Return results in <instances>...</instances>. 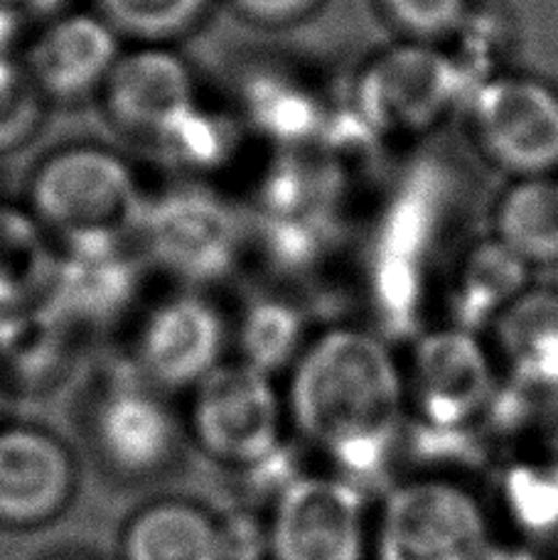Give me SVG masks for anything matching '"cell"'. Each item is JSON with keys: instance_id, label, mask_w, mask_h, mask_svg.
<instances>
[{"instance_id": "cell-21", "label": "cell", "mask_w": 558, "mask_h": 560, "mask_svg": "<svg viewBox=\"0 0 558 560\" xmlns=\"http://www.w3.org/2000/svg\"><path fill=\"white\" fill-rule=\"evenodd\" d=\"M222 0H92L126 45H181L202 30Z\"/></svg>"}, {"instance_id": "cell-27", "label": "cell", "mask_w": 558, "mask_h": 560, "mask_svg": "<svg viewBox=\"0 0 558 560\" xmlns=\"http://www.w3.org/2000/svg\"><path fill=\"white\" fill-rule=\"evenodd\" d=\"M219 522L224 560H264L271 553L268 524L252 512H234Z\"/></svg>"}, {"instance_id": "cell-14", "label": "cell", "mask_w": 558, "mask_h": 560, "mask_svg": "<svg viewBox=\"0 0 558 560\" xmlns=\"http://www.w3.org/2000/svg\"><path fill=\"white\" fill-rule=\"evenodd\" d=\"M77 467L55 433L27 423L0 425V526L53 522L72 502Z\"/></svg>"}, {"instance_id": "cell-4", "label": "cell", "mask_w": 558, "mask_h": 560, "mask_svg": "<svg viewBox=\"0 0 558 560\" xmlns=\"http://www.w3.org/2000/svg\"><path fill=\"white\" fill-rule=\"evenodd\" d=\"M232 357V313L212 290L167 285L128 323V364L171 394L193 388Z\"/></svg>"}, {"instance_id": "cell-1", "label": "cell", "mask_w": 558, "mask_h": 560, "mask_svg": "<svg viewBox=\"0 0 558 560\" xmlns=\"http://www.w3.org/2000/svg\"><path fill=\"white\" fill-rule=\"evenodd\" d=\"M288 420L360 487L386 465L402 425L406 384L388 347L370 329L313 332L288 372Z\"/></svg>"}, {"instance_id": "cell-19", "label": "cell", "mask_w": 558, "mask_h": 560, "mask_svg": "<svg viewBox=\"0 0 558 560\" xmlns=\"http://www.w3.org/2000/svg\"><path fill=\"white\" fill-rule=\"evenodd\" d=\"M532 266L510 252L500 238L477 244L461 266L453 290L455 325L465 329L492 327L524 290H530Z\"/></svg>"}, {"instance_id": "cell-29", "label": "cell", "mask_w": 558, "mask_h": 560, "mask_svg": "<svg viewBox=\"0 0 558 560\" xmlns=\"http://www.w3.org/2000/svg\"><path fill=\"white\" fill-rule=\"evenodd\" d=\"M495 560H530V558H516V556H497Z\"/></svg>"}, {"instance_id": "cell-11", "label": "cell", "mask_w": 558, "mask_h": 560, "mask_svg": "<svg viewBox=\"0 0 558 560\" xmlns=\"http://www.w3.org/2000/svg\"><path fill=\"white\" fill-rule=\"evenodd\" d=\"M126 43L94 8H69L37 25L18 59L47 106L96 102Z\"/></svg>"}, {"instance_id": "cell-2", "label": "cell", "mask_w": 558, "mask_h": 560, "mask_svg": "<svg viewBox=\"0 0 558 560\" xmlns=\"http://www.w3.org/2000/svg\"><path fill=\"white\" fill-rule=\"evenodd\" d=\"M151 199L131 158L98 140L49 148L30 167L23 205L59 252L136 246Z\"/></svg>"}, {"instance_id": "cell-12", "label": "cell", "mask_w": 558, "mask_h": 560, "mask_svg": "<svg viewBox=\"0 0 558 560\" xmlns=\"http://www.w3.org/2000/svg\"><path fill=\"white\" fill-rule=\"evenodd\" d=\"M404 384L428 428L461 430L492 404V354L473 329L438 327L416 342Z\"/></svg>"}, {"instance_id": "cell-7", "label": "cell", "mask_w": 558, "mask_h": 560, "mask_svg": "<svg viewBox=\"0 0 558 560\" xmlns=\"http://www.w3.org/2000/svg\"><path fill=\"white\" fill-rule=\"evenodd\" d=\"M197 69L175 45H126L96 96L106 126L155 150L202 104Z\"/></svg>"}, {"instance_id": "cell-10", "label": "cell", "mask_w": 558, "mask_h": 560, "mask_svg": "<svg viewBox=\"0 0 558 560\" xmlns=\"http://www.w3.org/2000/svg\"><path fill=\"white\" fill-rule=\"evenodd\" d=\"M487 524L480 504L447 482L394 489L376 526V560H480Z\"/></svg>"}, {"instance_id": "cell-26", "label": "cell", "mask_w": 558, "mask_h": 560, "mask_svg": "<svg viewBox=\"0 0 558 560\" xmlns=\"http://www.w3.org/2000/svg\"><path fill=\"white\" fill-rule=\"evenodd\" d=\"M246 25L261 30H288L311 20L325 0H224Z\"/></svg>"}, {"instance_id": "cell-20", "label": "cell", "mask_w": 558, "mask_h": 560, "mask_svg": "<svg viewBox=\"0 0 558 560\" xmlns=\"http://www.w3.org/2000/svg\"><path fill=\"white\" fill-rule=\"evenodd\" d=\"M495 238L532 268L556 266L558 175L516 179L497 205Z\"/></svg>"}, {"instance_id": "cell-15", "label": "cell", "mask_w": 558, "mask_h": 560, "mask_svg": "<svg viewBox=\"0 0 558 560\" xmlns=\"http://www.w3.org/2000/svg\"><path fill=\"white\" fill-rule=\"evenodd\" d=\"M495 352L532 392H558V290L530 288L495 319Z\"/></svg>"}, {"instance_id": "cell-24", "label": "cell", "mask_w": 558, "mask_h": 560, "mask_svg": "<svg viewBox=\"0 0 558 560\" xmlns=\"http://www.w3.org/2000/svg\"><path fill=\"white\" fill-rule=\"evenodd\" d=\"M379 10L408 43L433 45L461 30L470 0H376Z\"/></svg>"}, {"instance_id": "cell-5", "label": "cell", "mask_w": 558, "mask_h": 560, "mask_svg": "<svg viewBox=\"0 0 558 560\" xmlns=\"http://www.w3.org/2000/svg\"><path fill=\"white\" fill-rule=\"evenodd\" d=\"M288 420L286 396L268 376L229 357L189 392L187 425L214 463L246 472L281 447Z\"/></svg>"}, {"instance_id": "cell-25", "label": "cell", "mask_w": 558, "mask_h": 560, "mask_svg": "<svg viewBox=\"0 0 558 560\" xmlns=\"http://www.w3.org/2000/svg\"><path fill=\"white\" fill-rule=\"evenodd\" d=\"M74 5L77 0H0V52H18L37 25Z\"/></svg>"}, {"instance_id": "cell-17", "label": "cell", "mask_w": 558, "mask_h": 560, "mask_svg": "<svg viewBox=\"0 0 558 560\" xmlns=\"http://www.w3.org/2000/svg\"><path fill=\"white\" fill-rule=\"evenodd\" d=\"M311 337L301 305L286 295L248 298L232 313V357L268 376L291 372Z\"/></svg>"}, {"instance_id": "cell-13", "label": "cell", "mask_w": 558, "mask_h": 560, "mask_svg": "<svg viewBox=\"0 0 558 560\" xmlns=\"http://www.w3.org/2000/svg\"><path fill=\"white\" fill-rule=\"evenodd\" d=\"M271 560H362L364 497L342 477H298L274 502Z\"/></svg>"}, {"instance_id": "cell-23", "label": "cell", "mask_w": 558, "mask_h": 560, "mask_svg": "<svg viewBox=\"0 0 558 560\" xmlns=\"http://www.w3.org/2000/svg\"><path fill=\"white\" fill-rule=\"evenodd\" d=\"M504 499L514 522L530 534L558 532V463L514 467L504 479Z\"/></svg>"}, {"instance_id": "cell-22", "label": "cell", "mask_w": 558, "mask_h": 560, "mask_svg": "<svg viewBox=\"0 0 558 560\" xmlns=\"http://www.w3.org/2000/svg\"><path fill=\"white\" fill-rule=\"evenodd\" d=\"M49 106L15 52H0V160L25 150L43 131Z\"/></svg>"}, {"instance_id": "cell-28", "label": "cell", "mask_w": 558, "mask_h": 560, "mask_svg": "<svg viewBox=\"0 0 558 560\" xmlns=\"http://www.w3.org/2000/svg\"><path fill=\"white\" fill-rule=\"evenodd\" d=\"M546 438H549V445L558 457V392L551 394L549 411H546Z\"/></svg>"}, {"instance_id": "cell-9", "label": "cell", "mask_w": 558, "mask_h": 560, "mask_svg": "<svg viewBox=\"0 0 558 560\" xmlns=\"http://www.w3.org/2000/svg\"><path fill=\"white\" fill-rule=\"evenodd\" d=\"M477 145L495 167L516 179L556 175L558 92L532 77H495L470 106Z\"/></svg>"}, {"instance_id": "cell-8", "label": "cell", "mask_w": 558, "mask_h": 560, "mask_svg": "<svg viewBox=\"0 0 558 560\" xmlns=\"http://www.w3.org/2000/svg\"><path fill=\"white\" fill-rule=\"evenodd\" d=\"M461 89V67L451 55L406 43L367 62L354 82V112L382 136H421L443 121Z\"/></svg>"}, {"instance_id": "cell-6", "label": "cell", "mask_w": 558, "mask_h": 560, "mask_svg": "<svg viewBox=\"0 0 558 560\" xmlns=\"http://www.w3.org/2000/svg\"><path fill=\"white\" fill-rule=\"evenodd\" d=\"M84 416L96 457L118 477L148 479L173 465L181 423L167 394L148 384L131 364L98 378Z\"/></svg>"}, {"instance_id": "cell-3", "label": "cell", "mask_w": 558, "mask_h": 560, "mask_svg": "<svg viewBox=\"0 0 558 560\" xmlns=\"http://www.w3.org/2000/svg\"><path fill=\"white\" fill-rule=\"evenodd\" d=\"M136 252L167 285L212 290L244 264L248 226L217 185L177 177L151 189Z\"/></svg>"}, {"instance_id": "cell-18", "label": "cell", "mask_w": 558, "mask_h": 560, "mask_svg": "<svg viewBox=\"0 0 558 560\" xmlns=\"http://www.w3.org/2000/svg\"><path fill=\"white\" fill-rule=\"evenodd\" d=\"M124 560H224L219 522L187 502H158L126 526Z\"/></svg>"}, {"instance_id": "cell-16", "label": "cell", "mask_w": 558, "mask_h": 560, "mask_svg": "<svg viewBox=\"0 0 558 560\" xmlns=\"http://www.w3.org/2000/svg\"><path fill=\"white\" fill-rule=\"evenodd\" d=\"M59 248L23 205L0 199V323L45 307Z\"/></svg>"}]
</instances>
